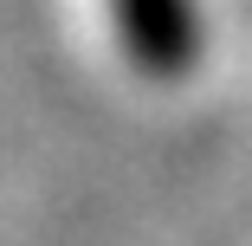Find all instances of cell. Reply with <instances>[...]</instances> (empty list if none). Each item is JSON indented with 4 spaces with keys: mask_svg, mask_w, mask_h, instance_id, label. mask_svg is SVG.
<instances>
[{
    "mask_svg": "<svg viewBox=\"0 0 252 246\" xmlns=\"http://www.w3.org/2000/svg\"><path fill=\"white\" fill-rule=\"evenodd\" d=\"M117 7V33L129 45V59L142 71H188L200 52V20L194 0H110Z\"/></svg>",
    "mask_w": 252,
    "mask_h": 246,
    "instance_id": "6da1fadb",
    "label": "cell"
}]
</instances>
